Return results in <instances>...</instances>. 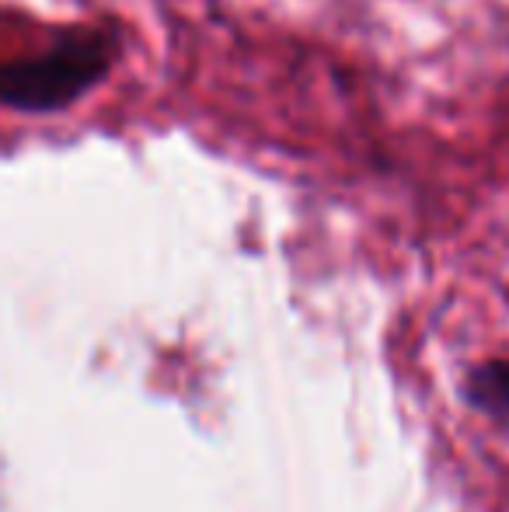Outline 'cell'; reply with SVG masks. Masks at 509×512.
<instances>
[{
	"instance_id": "1",
	"label": "cell",
	"mask_w": 509,
	"mask_h": 512,
	"mask_svg": "<svg viewBox=\"0 0 509 512\" xmlns=\"http://www.w3.org/2000/svg\"><path fill=\"white\" fill-rule=\"evenodd\" d=\"M109 67V46L98 35H77L46 56L0 63V102L49 112L74 102Z\"/></svg>"
},
{
	"instance_id": "2",
	"label": "cell",
	"mask_w": 509,
	"mask_h": 512,
	"mask_svg": "<svg viewBox=\"0 0 509 512\" xmlns=\"http://www.w3.org/2000/svg\"><path fill=\"white\" fill-rule=\"evenodd\" d=\"M471 401L499 422H509V359H492L471 377Z\"/></svg>"
}]
</instances>
